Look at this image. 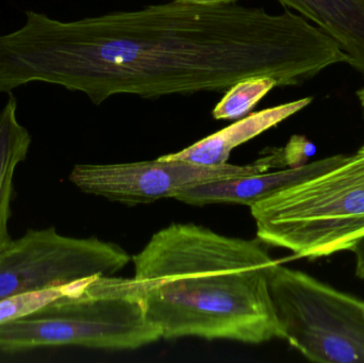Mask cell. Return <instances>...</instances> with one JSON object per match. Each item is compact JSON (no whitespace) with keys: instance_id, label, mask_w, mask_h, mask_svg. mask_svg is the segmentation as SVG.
<instances>
[{"instance_id":"1","label":"cell","mask_w":364,"mask_h":363,"mask_svg":"<svg viewBox=\"0 0 364 363\" xmlns=\"http://www.w3.org/2000/svg\"><path fill=\"white\" fill-rule=\"evenodd\" d=\"M346 61L331 36L290 10L171 1L72 21L27 11L23 27L0 36V93L46 82L100 104L119 94L222 93L254 76L297 87Z\"/></svg>"},{"instance_id":"2","label":"cell","mask_w":364,"mask_h":363,"mask_svg":"<svg viewBox=\"0 0 364 363\" xmlns=\"http://www.w3.org/2000/svg\"><path fill=\"white\" fill-rule=\"evenodd\" d=\"M149 320L164 339L261 345L282 339L269 291L278 260L258 238L171 224L132 257Z\"/></svg>"},{"instance_id":"3","label":"cell","mask_w":364,"mask_h":363,"mask_svg":"<svg viewBox=\"0 0 364 363\" xmlns=\"http://www.w3.org/2000/svg\"><path fill=\"white\" fill-rule=\"evenodd\" d=\"M162 339L134 278L92 276L34 317L0 325V352L47 347L132 351Z\"/></svg>"},{"instance_id":"4","label":"cell","mask_w":364,"mask_h":363,"mask_svg":"<svg viewBox=\"0 0 364 363\" xmlns=\"http://www.w3.org/2000/svg\"><path fill=\"white\" fill-rule=\"evenodd\" d=\"M250 207L263 244L308 259L350 251L364 234V145L336 168Z\"/></svg>"},{"instance_id":"5","label":"cell","mask_w":364,"mask_h":363,"mask_svg":"<svg viewBox=\"0 0 364 363\" xmlns=\"http://www.w3.org/2000/svg\"><path fill=\"white\" fill-rule=\"evenodd\" d=\"M269 291L282 340L310 362L364 363V302L277 264Z\"/></svg>"},{"instance_id":"6","label":"cell","mask_w":364,"mask_h":363,"mask_svg":"<svg viewBox=\"0 0 364 363\" xmlns=\"http://www.w3.org/2000/svg\"><path fill=\"white\" fill-rule=\"evenodd\" d=\"M132 257L115 243L29 229L0 257V300L92 276H113Z\"/></svg>"},{"instance_id":"7","label":"cell","mask_w":364,"mask_h":363,"mask_svg":"<svg viewBox=\"0 0 364 363\" xmlns=\"http://www.w3.org/2000/svg\"><path fill=\"white\" fill-rule=\"evenodd\" d=\"M282 168V147H272L246 166H200L159 158L134 163L77 164L70 172V180L85 193L134 206L175 198L183 190L196 185Z\"/></svg>"},{"instance_id":"8","label":"cell","mask_w":364,"mask_h":363,"mask_svg":"<svg viewBox=\"0 0 364 363\" xmlns=\"http://www.w3.org/2000/svg\"><path fill=\"white\" fill-rule=\"evenodd\" d=\"M346 155H336L307 163L301 168H284L276 172L261 173L252 176L225 179L183 190L175 200L184 204H241L255 202L284 188L318 176L341 164Z\"/></svg>"},{"instance_id":"9","label":"cell","mask_w":364,"mask_h":363,"mask_svg":"<svg viewBox=\"0 0 364 363\" xmlns=\"http://www.w3.org/2000/svg\"><path fill=\"white\" fill-rule=\"evenodd\" d=\"M312 97H306L295 102L264 109L250 113L228 127L208 136L178 153L162 156L159 159L168 161H186L200 166H222L228 163L231 151L235 147L260 136L263 132L275 127L292 115L309 106Z\"/></svg>"},{"instance_id":"10","label":"cell","mask_w":364,"mask_h":363,"mask_svg":"<svg viewBox=\"0 0 364 363\" xmlns=\"http://www.w3.org/2000/svg\"><path fill=\"white\" fill-rule=\"evenodd\" d=\"M318 26L348 57V65L364 74V0H278Z\"/></svg>"},{"instance_id":"11","label":"cell","mask_w":364,"mask_h":363,"mask_svg":"<svg viewBox=\"0 0 364 363\" xmlns=\"http://www.w3.org/2000/svg\"><path fill=\"white\" fill-rule=\"evenodd\" d=\"M31 142L27 128L17 119L16 98L11 94L0 111V257L13 241L9 234V221L14 175L17 166L27 158Z\"/></svg>"},{"instance_id":"12","label":"cell","mask_w":364,"mask_h":363,"mask_svg":"<svg viewBox=\"0 0 364 363\" xmlns=\"http://www.w3.org/2000/svg\"><path fill=\"white\" fill-rule=\"evenodd\" d=\"M277 81L269 76H254L242 79L229 87L222 99L214 107L212 117L218 121H235L250 114Z\"/></svg>"},{"instance_id":"13","label":"cell","mask_w":364,"mask_h":363,"mask_svg":"<svg viewBox=\"0 0 364 363\" xmlns=\"http://www.w3.org/2000/svg\"><path fill=\"white\" fill-rule=\"evenodd\" d=\"M70 285L72 283L2 298L0 300V325L40 315L55 300L65 296Z\"/></svg>"},{"instance_id":"14","label":"cell","mask_w":364,"mask_h":363,"mask_svg":"<svg viewBox=\"0 0 364 363\" xmlns=\"http://www.w3.org/2000/svg\"><path fill=\"white\" fill-rule=\"evenodd\" d=\"M284 148V166L289 168H301L306 166L310 158L316 153V147L305 136L294 134L291 136L288 144Z\"/></svg>"},{"instance_id":"15","label":"cell","mask_w":364,"mask_h":363,"mask_svg":"<svg viewBox=\"0 0 364 363\" xmlns=\"http://www.w3.org/2000/svg\"><path fill=\"white\" fill-rule=\"evenodd\" d=\"M350 251H353L356 257V276L364 279V234L357 239Z\"/></svg>"},{"instance_id":"16","label":"cell","mask_w":364,"mask_h":363,"mask_svg":"<svg viewBox=\"0 0 364 363\" xmlns=\"http://www.w3.org/2000/svg\"><path fill=\"white\" fill-rule=\"evenodd\" d=\"M184 4H203V6H220V4H237L239 0H173Z\"/></svg>"},{"instance_id":"17","label":"cell","mask_w":364,"mask_h":363,"mask_svg":"<svg viewBox=\"0 0 364 363\" xmlns=\"http://www.w3.org/2000/svg\"><path fill=\"white\" fill-rule=\"evenodd\" d=\"M357 97H358L359 102H360L361 108H363L364 115V87L357 91Z\"/></svg>"}]
</instances>
